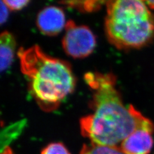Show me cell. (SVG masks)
Segmentation results:
<instances>
[{"label": "cell", "instance_id": "6da1fadb", "mask_svg": "<svg viewBox=\"0 0 154 154\" xmlns=\"http://www.w3.org/2000/svg\"><path fill=\"white\" fill-rule=\"evenodd\" d=\"M86 83L94 91L93 112L81 118V134L91 143L119 146L125 139L140 128H154V124L130 105H124L116 88V77L111 73H88Z\"/></svg>", "mask_w": 154, "mask_h": 154}, {"label": "cell", "instance_id": "7a4b0ae2", "mask_svg": "<svg viewBox=\"0 0 154 154\" xmlns=\"http://www.w3.org/2000/svg\"><path fill=\"white\" fill-rule=\"evenodd\" d=\"M17 56L30 93L45 111L56 109L74 91L76 80L68 62L48 55L37 45L19 48Z\"/></svg>", "mask_w": 154, "mask_h": 154}, {"label": "cell", "instance_id": "3957f363", "mask_svg": "<svg viewBox=\"0 0 154 154\" xmlns=\"http://www.w3.org/2000/svg\"><path fill=\"white\" fill-rule=\"evenodd\" d=\"M106 7V35L118 49H138L153 40L154 15L145 2L115 0Z\"/></svg>", "mask_w": 154, "mask_h": 154}, {"label": "cell", "instance_id": "277c9868", "mask_svg": "<svg viewBox=\"0 0 154 154\" xmlns=\"http://www.w3.org/2000/svg\"><path fill=\"white\" fill-rule=\"evenodd\" d=\"M65 34L62 38V46L65 52L75 59L89 56L96 46L93 33L86 26L76 25L69 20L66 24Z\"/></svg>", "mask_w": 154, "mask_h": 154}, {"label": "cell", "instance_id": "5b68a950", "mask_svg": "<svg viewBox=\"0 0 154 154\" xmlns=\"http://www.w3.org/2000/svg\"><path fill=\"white\" fill-rule=\"evenodd\" d=\"M154 128H140L132 133L120 144L119 148L125 154H149L154 141Z\"/></svg>", "mask_w": 154, "mask_h": 154}, {"label": "cell", "instance_id": "8992f818", "mask_svg": "<svg viewBox=\"0 0 154 154\" xmlns=\"http://www.w3.org/2000/svg\"><path fill=\"white\" fill-rule=\"evenodd\" d=\"M38 30L44 35H56L66 26L65 15L62 10L57 7H47L38 14L36 20Z\"/></svg>", "mask_w": 154, "mask_h": 154}, {"label": "cell", "instance_id": "52a82bcc", "mask_svg": "<svg viewBox=\"0 0 154 154\" xmlns=\"http://www.w3.org/2000/svg\"><path fill=\"white\" fill-rule=\"evenodd\" d=\"M16 48V40L11 33L3 32L0 35V68L7 69L11 65Z\"/></svg>", "mask_w": 154, "mask_h": 154}, {"label": "cell", "instance_id": "ba28073f", "mask_svg": "<svg viewBox=\"0 0 154 154\" xmlns=\"http://www.w3.org/2000/svg\"><path fill=\"white\" fill-rule=\"evenodd\" d=\"M80 154H125L118 146H100L93 143L84 144Z\"/></svg>", "mask_w": 154, "mask_h": 154}, {"label": "cell", "instance_id": "9c48e42d", "mask_svg": "<svg viewBox=\"0 0 154 154\" xmlns=\"http://www.w3.org/2000/svg\"><path fill=\"white\" fill-rule=\"evenodd\" d=\"M107 2L103 1H70L61 2L67 6L75 8L82 12H91L98 11L102 5V4L106 3Z\"/></svg>", "mask_w": 154, "mask_h": 154}, {"label": "cell", "instance_id": "30bf717a", "mask_svg": "<svg viewBox=\"0 0 154 154\" xmlns=\"http://www.w3.org/2000/svg\"><path fill=\"white\" fill-rule=\"evenodd\" d=\"M41 154H71L66 147L61 143H52L45 147Z\"/></svg>", "mask_w": 154, "mask_h": 154}, {"label": "cell", "instance_id": "8fae6325", "mask_svg": "<svg viewBox=\"0 0 154 154\" xmlns=\"http://www.w3.org/2000/svg\"><path fill=\"white\" fill-rule=\"evenodd\" d=\"M3 2L5 4L9 10L11 11H19L27 5L30 2L28 0H20V1H11V0H4Z\"/></svg>", "mask_w": 154, "mask_h": 154}, {"label": "cell", "instance_id": "7c38bea8", "mask_svg": "<svg viewBox=\"0 0 154 154\" xmlns=\"http://www.w3.org/2000/svg\"><path fill=\"white\" fill-rule=\"evenodd\" d=\"M8 7L5 5L3 1L1 2V5H0V22L1 24H3L7 21V19L8 16Z\"/></svg>", "mask_w": 154, "mask_h": 154}, {"label": "cell", "instance_id": "4fadbf2b", "mask_svg": "<svg viewBox=\"0 0 154 154\" xmlns=\"http://www.w3.org/2000/svg\"><path fill=\"white\" fill-rule=\"evenodd\" d=\"M2 154H14L11 148L6 146L3 150H2Z\"/></svg>", "mask_w": 154, "mask_h": 154}, {"label": "cell", "instance_id": "5bb4252c", "mask_svg": "<svg viewBox=\"0 0 154 154\" xmlns=\"http://www.w3.org/2000/svg\"><path fill=\"white\" fill-rule=\"evenodd\" d=\"M145 3L149 8L154 9V1H147Z\"/></svg>", "mask_w": 154, "mask_h": 154}]
</instances>
